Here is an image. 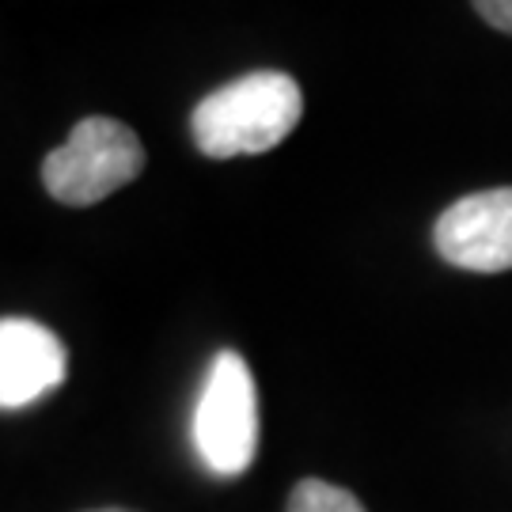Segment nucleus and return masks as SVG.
Wrapping results in <instances>:
<instances>
[{
	"label": "nucleus",
	"mask_w": 512,
	"mask_h": 512,
	"mask_svg": "<svg viewBox=\"0 0 512 512\" xmlns=\"http://www.w3.org/2000/svg\"><path fill=\"white\" fill-rule=\"evenodd\" d=\"M145 171V148L137 133L114 118L76 122L65 145H57L42 164V186L61 205H95L129 186Z\"/></svg>",
	"instance_id": "f03ea898"
},
{
	"label": "nucleus",
	"mask_w": 512,
	"mask_h": 512,
	"mask_svg": "<svg viewBox=\"0 0 512 512\" xmlns=\"http://www.w3.org/2000/svg\"><path fill=\"white\" fill-rule=\"evenodd\" d=\"M304 114V95L289 73L262 69L209 92L194 107L190 129L205 156L232 160L277 148Z\"/></svg>",
	"instance_id": "f257e3e1"
},
{
	"label": "nucleus",
	"mask_w": 512,
	"mask_h": 512,
	"mask_svg": "<svg viewBox=\"0 0 512 512\" xmlns=\"http://www.w3.org/2000/svg\"><path fill=\"white\" fill-rule=\"evenodd\" d=\"M475 8L494 31L512 35V0H475Z\"/></svg>",
	"instance_id": "0eeeda50"
},
{
	"label": "nucleus",
	"mask_w": 512,
	"mask_h": 512,
	"mask_svg": "<svg viewBox=\"0 0 512 512\" xmlns=\"http://www.w3.org/2000/svg\"><path fill=\"white\" fill-rule=\"evenodd\" d=\"M190 433L205 471L236 478L251 467L258 452V391L247 361L232 349L217 353L205 372Z\"/></svg>",
	"instance_id": "7ed1b4c3"
},
{
	"label": "nucleus",
	"mask_w": 512,
	"mask_h": 512,
	"mask_svg": "<svg viewBox=\"0 0 512 512\" xmlns=\"http://www.w3.org/2000/svg\"><path fill=\"white\" fill-rule=\"evenodd\" d=\"M289 512H365V505L342 486H330L323 478H304L289 497Z\"/></svg>",
	"instance_id": "423d86ee"
},
{
	"label": "nucleus",
	"mask_w": 512,
	"mask_h": 512,
	"mask_svg": "<svg viewBox=\"0 0 512 512\" xmlns=\"http://www.w3.org/2000/svg\"><path fill=\"white\" fill-rule=\"evenodd\" d=\"M99 512H126V509H99Z\"/></svg>",
	"instance_id": "6e6552de"
},
{
	"label": "nucleus",
	"mask_w": 512,
	"mask_h": 512,
	"mask_svg": "<svg viewBox=\"0 0 512 512\" xmlns=\"http://www.w3.org/2000/svg\"><path fill=\"white\" fill-rule=\"evenodd\" d=\"M65 346L54 330L35 319L0 323V403L4 410L31 406L65 380Z\"/></svg>",
	"instance_id": "39448f33"
},
{
	"label": "nucleus",
	"mask_w": 512,
	"mask_h": 512,
	"mask_svg": "<svg viewBox=\"0 0 512 512\" xmlns=\"http://www.w3.org/2000/svg\"><path fill=\"white\" fill-rule=\"evenodd\" d=\"M433 243L444 262L475 274L512 270V186L467 194L440 213Z\"/></svg>",
	"instance_id": "20e7f679"
}]
</instances>
